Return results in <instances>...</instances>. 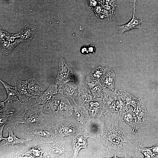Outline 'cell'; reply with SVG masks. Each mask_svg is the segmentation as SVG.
<instances>
[{"label": "cell", "mask_w": 158, "mask_h": 158, "mask_svg": "<svg viewBox=\"0 0 158 158\" xmlns=\"http://www.w3.org/2000/svg\"><path fill=\"white\" fill-rule=\"evenodd\" d=\"M104 126L99 142L105 149L121 154L130 151L139 152L143 147L133 129L117 113H104Z\"/></svg>", "instance_id": "cell-1"}, {"label": "cell", "mask_w": 158, "mask_h": 158, "mask_svg": "<svg viewBox=\"0 0 158 158\" xmlns=\"http://www.w3.org/2000/svg\"><path fill=\"white\" fill-rule=\"evenodd\" d=\"M50 114L44 113L42 105L38 104L35 97L22 103L19 108H15L8 123L13 127L22 124L29 126L45 125L48 122Z\"/></svg>", "instance_id": "cell-2"}, {"label": "cell", "mask_w": 158, "mask_h": 158, "mask_svg": "<svg viewBox=\"0 0 158 158\" xmlns=\"http://www.w3.org/2000/svg\"><path fill=\"white\" fill-rule=\"evenodd\" d=\"M39 145L44 152L43 158H72L73 154L69 137H55L51 142Z\"/></svg>", "instance_id": "cell-3"}, {"label": "cell", "mask_w": 158, "mask_h": 158, "mask_svg": "<svg viewBox=\"0 0 158 158\" xmlns=\"http://www.w3.org/2000/svg\"><path fill=\"white\" fill-rule=\"evenodd\" d=\"M54 121L50 119L45 125L38 126H29L24 130L27 138L36 144L40 145L52 141L55 138L54 125Z\"/></svg>", "instance_id": "cell-4"}, {"label": "cell", "mask_w": 158, "mask_h": 158, "mask_svg": "<svg viewBox=\"0 0 158 158\" xmlns=\"http://www.w3.org/2000/svg\"><path fill=\"white\" fill-rule=\"evenodd\" d=\"M61 116L54 125L56 137H72L82 128L77 123L73 116L70 117Z\"/></svg>", "instance_id": "cell-5"}, {"label": "cell", "mask_w": 158, "mask_h": 158, "mask_svg": "<svg viewBox=\"0 0 158 158\" xmlns=\"http://www.w3.org/2000/svg\"><path fill=\"white\" fill-rule=\"evenodd\" d=\"M73 116L78 124L82 128L85 129L90 125L92 118L88 111L84 106L74 103L73 106Z\"/></svg>", "instance_id": "cell-6"}, {"label": "cell", "mask_w": 158, "mask_h": 158, "mask_svg": "<svg viewBox=\"0 0 158 158\" xmlns=\"http://www.w3.org/2000/svg\"><path fill=\"white\" fill-rule=\"evenodd\" d=\"M90 138L87 132L82 128L75 135L71 138L72 145L73 151L72 158H77L79 151L82 149H86L88 143L87 139Z\"/></svg>", "instance_id": "cell-7"}, {"label": "cell", "mask_w": 158, "mask_h": 158, "mask_svg": "<svg viewBox=\"0 0 158 158\" xmlns=\"http://www.w3.org/2000/svg\"><path fill=\"white\" fill-rule=\"evenodd\" d=\"M72 81H74L73 71L66 63L63 59L61 58L55 83L57 85H60Z\"/></svg>", "instance_id": "cell-8"}, {"label": "cell", "mask_w": 158, "mask_h": 158, "mask_svg": "<svg viewBox=\"0 0 158 158\" xmlns=\"http://www.w3.org/2000/svg\"><path fill=\"white\" fill-rule=\"evenodd\" d=\"M90 125L85 130L90 138L94 139L98 142L102 132L104 126V119L101 116L92 119Z\"/></svg>", "instance_id": "cell-9"}, {"label": "cell", "mask_w": 158, "mask_h": 158, "mask_svg": "<svg viewBox=\"0 0 158 158\" xmlns=\"http://www.w3.org/2000/svg\"><path fill=\"white\" fill-rule=\"evenodd\" d=\"M13 80L19 99L22 104L35 97L30 92L24 81L20 80L17 76L14 77Z\"/></svg>", "instance_id": "cell-10"}, {"label": "cell", "mask_w": 158, "mask_h": 158, "mask_svg": "<svg viewBox=\"0 0 158 158\" xmlns=\"http://www.w3.org/2000/svg\"><path fill=\"white\" fill-rule=\"evenodd\" d=\"M15 127L12 129L10 127H8L7 128V130L8 131L9 135L8 137L6 138L3 137L0 140V142L2 140L6 141V143L1 146L6 145L8 146L11 145L12 146V157L13 154L14 145H21L23 146H28L29 145L28 142L30 141V139L28 137L24 139L22 138H18L16 137V134L13 133V130L15 129Z\"/></svg>", "instance_id": "cell-11"}, {"label": "cell", "mask_w": 158, "mask_h": 158, "mask_svg": "<svg viewBox=\"0 0 158 158\" xmlns=\"http://www.w3.org/2000/svg\"><path fill=\"white\" fill-rule=\"evenodd\" d=\"M92 118L100 117L104 112V105L102 98H94L85 107Z\"/></svg>", "instance_id": "cell-12"}, {"label": "cell", "mask_w": 158, "mask_h": 158, "mask_svg": "<svg viewBox=\"0 0 158 158\" xmlns=\"http://www.w3.org/2000/svg\"><path fill=\"white\" fill-rule=\"evenodd\" d=\"M137 0H134L133 7V15L130 20L128 23L121 25L117 26L116 28L120 34H122L125 32L134 29H141L142 27L141 24L142 22V20L139 19L135 16V4Z\"/></svg>", "instance_id": "cell-13"}, {"label": "cell", "mask_w": 158, "mask_h": 158, "mask_svg": "<svg viewBox=\"0 0 158 158\" xmlns=\"http://www.w3.org/2000/svg\"><path fill=\"white\" fill-rule=\"evenodd\" d=\"M73 107L69 100L63 96L56 109L55 115L70 117L73 116Z\"/></svg>", "instance_id": "cell-14"}, {"label": "cell", "mask_w": 158, "mask_h": 158, "mask_svg": "<svg viewBox=\"0 0 158 158\" xmlns=\"http://www.w3.org/2000/svg\"><path fill=\"white\" fill-rule=\"evenodd\" d=\"M58 93L68 99L72 100L76 103L74 99L77 94V87L74 85L67 83L60 85L58 88Z\"/></svg>", "instance_id": "cell-15"}, {"label": "cell", "mask_w": 158, "mask_h": 158, "mask_svg": "<svg viewBox=\"0 0 158 158\" xmlns=\"http://www.w3.org/2000/svg\"><path fill=\"white\" fill-rule=\"evenodd\" d=\"M62 96L61 94L58 93L42 105L44 113L47 114L55 115L56 111Z\"/></svg>", "instance_id": "cell-16"}, {"label": "cell", "mask_w": 158, "mask_h": 158, "mask_svg": "<svg viewBox=\"0 0 158 158\" xmlns=\"http://www.w3.org/2000/svg\"><path fill=\"white\" fill-rule=\"evenodd\" d=\"M58 89L56 84H51L48 88L35 97L38 104L43 105L58 93Z\"/></svg>", "instance_id": "cell-17"}, {"label": "cell", "mask_w": 158, "mask_h": 158, "mask_svg": "<svg viewBox=\"0 0 158 158\" xmlns=\"http://www.w3.org/2000/svg\"><path fill=\"white\" fill-rule=\"evenodd\" d=\"M26 152H17L15 158H43L44 152L40 146L34 143Z\"/></svg>", "instance_id": "cell-18"}, {"label": "cell", "mask_w": 158, "mask_h": 158, "mask_svg": "<svg viewBox=\"0 0 158 158\" xmlns=\"http://www.w3.org/2000/svg\"><path fill=\"white\" fill-rule=\"evenodd\" d=\"M12 102H5L6 104L0 109V127L8 123L12 117L15 108Z\"/></svg>", "instance_id": "cell-19"}, {"label": "cell", "mask_w": 158, "mask_h": 158, "mask_svg": "<svg viewBox=\"0 0 158 158\" xmlns=\"http://www.w3.org/2000/svg\"><path fill=\"white\" fill-rule=\"evenodd\" d=\"M24 82L30 93L35 97L45 90L44 87L35 78L29 79Z\"/></svg>", "instance_id": "cell-20"}, {"label": "cell", "mask_w": 158, "mask_h": 158, "mask_svg": "<svg viewBox=\"0 0 158 158\" xmlns=\"http://www.w3.org/2000/svg\"><path fill=\"white\" fill-rule=\"evenodd\" d=\"M0 81L4 87L7 94V98L4 102L5 103H9L16 100L21 104H22L19 99L18 94L15 87L11 86L1 79Z\"/></svg>", "instance_id": "cell-21"}, {"label": "cell", "mask_w": 158, "mask_h": 158, "mask_svg": "<svg viewBox=\"0 0 158 158\" xmlns=\"http://www.w3.org/2000/svg\"><path fill=\"white\" fill-rule=\"evenodd\" d=\"M92 95L89 91L80 90L77 92L76 97L80 104L85 108L94 99Z\"/></svg>", "instance_id": "cell-22"}, {"label": "cell", "mask_w": 158, "mask_h": 158, "mask_svg": "<svg viewBox=\"0 0 158 158\" xmlns=\"http://www.w3.org/2000/svg\"><path fill=\"white\" fill-rule=\"evenodd\" d=\"M36 31L35 27L32 25L27 26L19 33L22 42H25L31 40Z\"/></svg>", "instance_id": "cell-23"}, {"label": "cell", "mask_w": 158, "mask_h": 158, "mask_svg": "<svg viewBox=\"0 0 158 158\" xmlns=\"http://www.w3.org/2000/svg\"><path fill=\"white\" fill-rule=\"evenodd\" d=\"M140 152H142L145 157H154L158 154V144L150 148H146L143 147L141 149Z\"/></svg>", "instance_id": "cell-24"}, {"label": "cell", "mask_w": 158, "mask_h": 158, "mask_svg": "<svg viewBox=\"0 0 158 158\" xmlns=\"http://www.w3.org/2000/svg\"><path fill=\"white\" fill-rule=\"evenodd\" d=\"M115 75L113 72H110L106 76L104 82V84L112 89L115 80Z\"/></svg>", "instance_id": "cell-25"}, {"label": "cell", "mask_w": 158, "mask_h": 158, "mask_svg": "<svg viewBox=\"0 0 158 158\" xmlns=\"http://www.w3.org/2000/svg\"><path fill=\"white\" fill-rule=\"evenodd\" d=\"M107 68L99 67L95 69L90 73V75L95 79H98L107 71Z\"/></svg>", "instance_id": "cell-26"}, {"label": "cell", "mask_w": 158, "mask_h": 158, "mask_svg": "<svg viewBox=\"0 0 158 158\" xmlns=\"http://www.w3.org/2000/svg\"><path fill=\"white\" fill-rule=\"evenodd\" d=\"M88 51H89L91 53H94L95 49L93 46H91L90 47H88Z\"/></svg>", "instance_id": "cell-27"}]
</instances>
